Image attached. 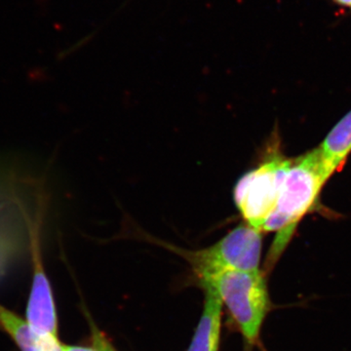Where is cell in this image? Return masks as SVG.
Returning a JSON list of instances; mask_svg holds the SVG:
<instances>
[{
    "label": "cell",
    "instance_id": "6da1fadb",
    "mask_svg": "<svg viewBox=\"0 0 351 351\" xmlns=\"http://www.w3.org/2000/svg\"><path fill=\"white\" fill-rule=\"evenodd\" d=\"M331 176L327 172L319 149L291 158L274 213L263 226V232H276L265 262V274L287 249L300 221L319 204L321 191Z\"/></svg>",
    "mask_w": 351,
    "mask_h": 351
},
{
    "label": "cell",
    "instance_id": "7a4b0ae2",
    "mask_svg": "<svg viewBox=\"0 0 351 351\" xmlns=\"http://www.w3.org/2000/svg\"><path fill=\"white\" fill-rule=\"evenodd\" d=\"M199 282L216 290L245 341L255 345L270 311L265 272L226 270Z\"/></svg>",
    "mask_w": 351,
    "mask_h": 351
},
{
    "label": "cell",
    "instance_id": "3957f363",
    "mask_svg": "<svg viewBox=\"0 0 351 351\" xmlns=\"http://www.w3.org/2000/svg\"><path fill=\"white\" fill-rule=\"evenodd\" d=\"M291 158L279 149V141L270 140L263 160L240 178L233 197L245 223L263 232V226L276 209Z\"/></svg>",
    "mask_w": 351,
    "mask_h": 351
},
{
    "label": "cell",
    "instance_id": "277c9868",
    "mask_svg": "<svg viewBox=\"0 0 351 351\" xmlns=\"http://www.w3.org/2000/svg\"><path fill=\"white\" fill-rule=\"evenodd\" d=\"M169 247L188 261L201 281L226 270H260L263 232L244 223L208 248L186 251Z\"/></svg>",
    "mask_w": 351,
    "mask_h": 351
},
{
    "label": "cell",
    "instance_id": "5b68a950",
    "mask_svg": "<svg viewBox=\"0 0 351 351\" xmlns=\"http://www.w3.org/2000/svg\"><path fill=\"white\" fill-rule=\"evenodd\" d=\"M36 240L32 246L34 276L27 302L25 320L36 331L58 336V318L54 297L48 277L44 271L40 251Z\"/></svg>",
    "mask_w": 351,
    "mask_h": 351
},
{
    "label": "cell",
    "instance_id": "8992f818",
    "mask_svg": "<svg viewBox=\"0 0 351 351\" xmlns=\"http://www.w3.org/2000/svg\"><path fill=\"white\" fill-rule=\"evenodd\" d=\"M202 287L205 290L204 308L186 351H219L223 302L213 287L208 285Z\"/></svg>",
    "mask_w": 351,
    "mask_h": 351
},
{
    "label": "cell",
    "instance_id": "52a82bcc",
    "mask_svg": "<svg viewBox=\"0 0 351 351\" xmlns=\"http://www.w3.org/2000/svg\"><path fill=\"white\" fill-rule=\"evenodd\" d=\"M0 328L13 339L21 351H64L58 336L36 331L17 314L0 309Z\"/></svg>",
    "mask_w": 351,
    "mask_h": 351
},
{
    "label": "cell",
    "instance_id": "ba28073f",
    "mask_svg": "<svg viewBox=\"0 0 351 351\" xmlns=\"http://www.w3.org/2000/svg\"><path fill=\"white\" fill-rule=\"evenodd\" d=\"M318 149L331 177L343 168L351 154V110L332 127Z\"/></svg>",
    "mask_w": 351,
    "mask_h": 351
},
{
    "label": "cell",
    "instance_id": "9c48e42d",
    "mask_svg": "<svg viewBox=\"0 0 351 351\" xmlns=\"http://www.w3.org/2000/svg\"><path fill=\"white\" fill-rule=\"evenodd\" d=\"M93 343L94 348L99 351H117L115 348L110 345V341H108L101 332H95Z\"/></svg>",
    "mask_w": 351,
    "mask_h": 351
},
{
    "label": "cell",
    "instance_id": "30bf717a",
    "mask_svg": "<svg viewBox=\"0 0 351 351\" xmlns=\"http://www.w3.org/2000/svg\"><path fill=\"white\" fill-rule=\"evenodd\" d=\"M64 351H99L95 348H85V346H75L63 345Z\"/></svg>",
    "mask_w": 351,
    "mask_h": 351
},
{
    "label": "cell",
    "instance_id": "8fae6325",
    "mask_svg": "<svg viewBox=\"0 0 351 351\" xmlns=\"http://www.w3.org/2000/svg\"><path fill=\"white\" fill-rule=\"evenodd\" d=\"M331 1L339 8L350 9L351 10V0H331Z\"/></svg>",
    "mask_w": 351,
    "mask_h": 351
},
{
    "label": "cell",
    "instance_id": "7c38bea8",
    "mask_svg": "<svg viewBox=\"0 0 351 351\" xmlns=\"http://www.w3.org/2000/svg\"><path fill=\"white\" fill-rule=\"evenodd\" d=\"M1 307H2V306H0V309H1Z\"/></svg>",
    "mask_w": 351,
    "mask_h": 351
}]
</instances>
